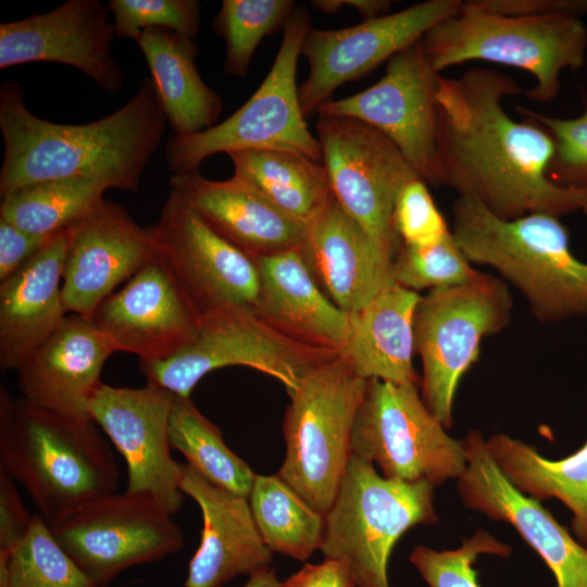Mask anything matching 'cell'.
I'll return each instance as SVG.
<instances>
[{
  "mask_svg": "<svg viewBox=\"0 0 587 587\" xmlns=\"http://www.w3.org/2000/svg\"><path fill=\"white\" fill-rule=\"evenodd\" d=\"M315 127L335 199L394 260L402 245L395 201L419 174L389 138L359 120L317 114Z\"/></svg>",
  "mask_w": 587,
  "mask_h": 587,
  "instance_id": "4fadbf2b",
  "label": "cell"
},
{
  "mask_svg": "<svg viewBox=\"0 0 587 587\" xmlns=\"http://www.w3.org/2000/svg\"><path fill=\"white\" fill-rule=\"evenodd\" d=\"M311 28L308 10L296 8L283 29L275 61L255 92L213 127L168 138L165 161L172 175L199 171L211 155L246 150H284L322 162L321 145L304 120L296 82L298 59Z\"/></svg>",
  "mask_w": 587,
  "mask_h": 587,
  "instance_id": "52a82bcc",
  "label": "cell"
},
{
  "mask_svg": "<svg viewBox=\"0 0 587 587\" xmlns=\"http://www.w3.org/2000/svg\"><path fill=\"white\" fill-rule=\"evenodd\" d=\"M515 110L523 118L546 129L553 140L549 178L563 187L587 190V108L571 118L550 116L522 105Z\"/></svg>",
  "mask_w": 587,
  "mask_h": 587,
  "instance_id": "f35d334b",
  "label": "cell"
},
{
  "mask_svg": "<svg viewBox=\"0 0 587 587\" xmlns=\"http://www.w3.org/2000/svg\"><path fill=\"white\" fill-rule=\"evenodd\" d=\"M116 352L91 320L73 314L16 371L22 398L57 412L89 416L105 361Z\"/></svg>",
  "mask_w": 587,
  "mask_h": 587,
  "instance_id": "d4e9b609",
  "label": "cell"
},
{
  "mask_svg": "<svg viewBox=\"0 0 587 587\" xmlns=\"http://www.w3.org/2000/svg\"><path fill=\"white\" fill-rule=\"evenodd\" d=\"M462 7L508 16H541L587 14V0H467Z\"/></svg>",
  "mask_w": 587,
  "mask_h": 587,
  "instance_id": "b9f144b4",
  "label": "cell"
},
{
  "mask_svg": "<svg viewBox=\"0 0 587 587\" xmlns=\"http://www.w3.org/2000/svg\"><path fill=\"white\" fill-rule=\"evenodd\" d=\"M168 439L187 464L208 482L248 498L255 475L251 467L225 444L221 430L193 404L190 397H174Z\"/></svg>",
  "mask_w": 587,
  "mask_h": 587,
  "instance_id": "d6a6232c",
  "label": "cell"
},
{
  "mask_svg": "<svg viewBox=\"0 0 587 587\" xmlns=\"http://www.w3.org/2000/svg\"><path fill=\"white\" fill-rule=\"evenodd\" d=\"M151 494L128 491L93 499L48 525L53 537L98 587L124 570L182 549L184 535Z\"/></svg>",
  "mask_w": 587,
  "mask_h": 587,
  "instance_id": "7c38bea8",
  "label": "cell"
},
{
  "mask_svg": "<svg viewBox=\"0 0 587 587\" xmlns=\"http://www.w3.org/2000/svg\"><path fill=\"white\" fill-rule=\"evenodd\" d=\"M366 379L339 354L311 370L288 394L278 475L310 505L332 507L351 457V434Z\"/></svg>",
  "mask_w": 587,
  "mask_h": 587,
  "instance_id": "ba28073f",
  "label": "cell"
},
{
  "mask_svg": "<svg viewBox=\"0 0 587 587\" xmlns=\"http://www.w3.org/2000/svg\"><path fill=\"white\" fill-rule=\"evenodd\" d=\"M421 296L394 284L348 314V337L340 355L357 376L421 386L412 361L414 315Z\"/></svg>",
  "mask_w": 587,
  "mask_h": 587,
  "instance_id": "83f0119b",
  "label": "cell"
},
{
  "mask_svg": "<svg viewBox=\"0 0 587 587\" xmlns=\"http://www.w3.org/2000/svg\"><path fill=\"white\" fill-rule=\"evenodd\" d=\"M0 467L22 485L48 525L116 492L121 479L114 452L90 416L13 399L3 386Z\"/></svg>",
  "mask_w": 587,
  "mask_h": 587,
  "instance_id": "3957f363",
  "label": "cell"
},
{
  "mask_svg": "<svg viewBox=\"0 0 587 587\" xmlns=\"http://www.w3.org/2000/svg\"><path fill=\"white\" fill-rule=\"evenodd\" d=\"M461 0H427L395 13L340 29L311 28L302 43L309 73L299 87L304 115L341 85L364 76L396 53L422 39L440 21L457 14Z\"/></svg>",
  "mask_w": 587,
  "mask_h": 587,
  "instance_id": "9a60e30c",
  "label": "cell"
},
{
  "mask_svg": "<svg viewBox=\"0 0 587 587\" xmlns=\"http://www.w3.org/2000/svg\"><path fill=\"white\" fill-rule=\"evenodd\" d=\"M72 227V226H71ZM71 227L0 282V365L16 372L65 320L62 282Z\"/></svg>",
  "mask_w": 587,
  "mask_h": 587,
  "instance_id": "484cf974",
  "label": "cell"
},
{
  "mask_svg": "<svg viewBox=\"0 0 587 587\" xmlns=\"http://www.w3.org/2000/svg\"><path fill=\"white\" fill-rule=\"evenodd\" d=\"M340 353L305 346L277 332L251 307H228L201 314L193 341L175 357L140 362L148 384L190 397L200 379L226 366H247L280 382L287 394L314 367Z\"/></svg>",
  "mask_w": 587,
  "mask_h": 587,
  "instance_id": "30bf717a",
  "label": "cell"
},
{
  "mask_svg": "<svg viewBox=\"0 0 587 587\" xmlns=\"http://www.w3.org/2000/svg\"><path fill=\"white\" fill-rule=\"evenodd\" d=\"M511 547L488 532L477 528L461 547L437 551L416 546L410 553L411 563L429 587H482L473 567L482 554L509 557Z\"/></svg>",
  "mask_w": 587,
  "mask_h": 587,
  "instance_id": "74e56055",
  "label": "cell"
},
{
  "mask_svg": "<svg viewBox=\"0 0 587 587\" xmlns=\"http://www.w3.org/2000/svg\"><path fill=\"white\" fill-rule=\"evenodd\" d=\"M512 296L504 280L482 273L473 282L422 295L414 315L415 352L422 361L421 397L446 429L462 376L478 359L483 338L511 320Z\"/></svg>",
  "mask_w": 587,
  "mask_h": 587,
  "instance_id": "9c48e42d",
  "label": "cell"
},
{
  "mask_svg": "<svg viewBox=\"0 0 587 587\" xmlns=\"http://www.w3.org/2000/svg\"><path fill=\"white\" fill-rule=\"evenodd\" d=\"M151 82L174 135L196 134L216 125L223 100L201 78L193 39L164 28H148L136 38Z\"/></svg>",
  "mask_w": 587,
  "mask_h": 587,
  "instance_id": "f1b7e54d",
  "label": "cell"
},
{
  "mask_svg": "<svg viewBox=\"0 0 587 587\" xmlns=\"http://www.w3.org/2000/svg\"><path fill=\"white\" fill-rule=\"evenodd\" d=\"M394 225L401 242L412 247L433 246L451 233L421 177L401 187L395 201Z\"/></svg>",
  "mask_w": 587,
  "mask_h": 587,
  "instance_id": "60d3db41",
  "label": "cell"
},
{
  "mask_svg": "<svg viewBox=\"0 0 587 587\" xmlns=\"http://www.w3.org/2000/svg\"><path fill=\"white\" fill-rule=\"evenodd\" d=\"M421 42L438 73L471 61L523 70L535 79L523 93L546 103L558 97L563 71L584 66L587 27L575 15L508 16L461 2L459 12L428 29Z\"/></svg>",
  "mask_w": 587,
  "mask_h": 587,
  "instance_id": "5b68a950",
  "label": "cell"
},
{
  "mask_svg": "<svg viewBox=\"0 0 587 587\" xmlns=\"http://www.w3.org/2000/svg\"><path fill=\"white\" fill-rule=\"evenodd\" d=\"M471 264L451 232L433 246L402 243L392 260V270L396 284L420 294L475 280L482 272Z\"/></svg>",
  "mask_w": 587,
  "mask_h": 587,
  "instance_id": "8d00e7d4",
  "label": "cell"
},
{
  "mask_svg": "<svg viewBox=\"0 0 587 587\" xmlns=\"http://www.w3.org/2000/svg\"><path fill=\"white\" fill-rule=\"evenodd\" d=\"M166 127L147 77L124 105L86 124H60L34 115L25 105L22 87L5 82L0 88L1 199L26 185L64 178L136 191Z\"/></svg>",
  "mask_w": 587,
  "mask_h": 587,
  "instance_id": "7a4b0ae2",
  "label": "cell"
},
{
  "mask_svg": "<svg viewBox=\"0 0 587 587\" xmlns=\"http://www.w3.org/2000/svg\"><path fill=\"white\" fill-rule=\"evenodd\" d=\"M523 92L514 78L491 67L440 76L434 186L472 198L503 220L587 213V190L557 185L548 176L554 151L549 133L507 112L504 99Z\"/></svg>",
  "mask_w": 587,
  "mask_h": 587,
  "instance_id": "6da1fadb",
  "label": "cell"
},
{
  "mask_svg": "<svg viewBox=\"0 0 587 587\" xmlns=\"http://www.w3.org/2000/svg\"><path fill=\"white\" fill-rule=\"evenodd\" d=\"M282 587H357L346 562L325 559L319 564H305L282 582Z\"/></svg>",
  "mask_w": 587,
  "mask_h": 587,
  "instance_id": "f6af8a7d",
  "label": "cell"
},
{
  "mask_svg": "<svg viewBox=\"0 0 587 587\" xmlns=\"http://www.w3.org/2000/svg\"><path fill=\"white\" fill-rule=\"evenodd\" d=\"M175 395L148 384L140 388L101 383L88 414L124 458L128 491L148 492L172 514L180 509L182 463L171 454L168 423Z\"/></svg>",
  "mask_w": 587,
  "mask_h": 587,
  "instance_id": "e0dca14e",
  "label": "cell"
},
{
  "mask_svg": "<svg viewBox=\"0 0 587 587\" xmlns=\"http://www.w3.org/2000/svg\"><path fill=\"white\" fill-rule=\"evenodd\" d=\"M462 441L467 464L457 487L463 504L511 524L545 561L557 587H587V548L539 500L511 484L478 430L470 432Z\"/></svg>",
  "mask_w": 587,
  "mask_h": 587,
  "instance_id": "ffe728a7",
  "label": "cell"
},
{
  "mask_svg": "<svg viewBox=\"0 0 587 587\" xmlns=\"http://www.w3.org/2000/svg\"><path fill=\"white\" fill-rule=\"evenodd\" d=\"M52 236L30 234L0 218V282L28 263Z\"/></svg>",
  "mask_w": 587,
  "mask_h": 587,
  "instance_id": "ee69618b",
  "label": "cell"
},
{
  "mask_svg": "<svg viewBox=\"0 0 587 587\" xmlns=\"http://www.w3.org/2000/svg\"><path fill=\"white\" fill-rule=\"evenodd\" d=\"M115 27L99 0H68L52 11L0 25V68L57 62L118 92L123 72L111 51Z\"/></svg>",
  "mask_w": 587,
  "mask_h": 587,
  "instance_id": "44dd1931",
  "label": "cell"
},
{
  "mask_svg": "<svg viewBox=\"0 0 587 587\" xmlns=\"http://www.w3.org/2000/svg\"><path fill=\"white\" fill-rule=\"evenodd\" d=\"M486 442L501 472L521 492L539 501L555 498L571 510L572 530L587 548V441L555 461L505 434L491 435Z\"/></svg>",
  "mask_w": 587,
  "mask_h": 587,
  "instance_id": "f546056e",
  "label": "cell"
},
{
  "mask_svg": "<svg viewBox=\"0 0 587 587\" xmlns=\"http://www.w3.org/2000/svg\"><path fill=\"white\" fill-rule=\"evenodd\" d=\"M259 292L253 310L286 337L339 352L349 330L348 313L320 288L299 248L254 259Z\"/></svg>",
  "mask_w": 587,
  "mask_h": 587,
  "instance_id": "4316f807",
  "label": "cell"
},
{
  "mask_svg": "<svg viewBox=\"0 0 587 587\" xmlns=\"http://www.w3.org/2000/svg\"><path fill=\"white\" fill-rule=\"evenodd\" d=\"M342 5L354 8L362 17L372 20L387 14L391 7V1L388 0H342Z\"/></svg>",
  "mask_w": 587,
  "mask_h": 587,
  "instance_id": "bcb514c9",
  "label": "cell"
},
{
  "mask_svg": "<svg viewBox=\"0 0 587 587\" xmlns=\"http://www.w3.org/2000/svg\"><path fill=\"white\" fill-rule=\"evenodd\" d=\"M451 211V232L467 260L511 283L538 321L587 317V263L571 251L559 216L503 220L469 197H457Z\"/></svg>",
  "mask_w": 587,
  "mask_h": 587,
  "instance_id": "277c9868",
  "label": "cell"
},
{
  "mask_svg": "<svg viewBox=\"0 0 587 587\" xmlns=\"http://www.w3.org/2000/svg\"><path fill=\"white\" fill-rule=\"evenodd\" d=\"M234 176L250 184L289 216L308 225L334 193L323 162L284 150L227 154Z\"/></svg>",
  "mask_w": 587,
  "mask_h": 587,
  "instance_id": "4dcf8cb0",
  "label": "cell"
},
{
  "mask_svg": "<svg viewBox=\"0 0 587 587\" xmlns=\"http://www.w3.org/2000/svg\"><path fill=\"white\" fill-rule=\"evenodd\" d=\"M9 576L10 587H98L37 513L28 533L9 551Z\"/></svg>",
  "mask_w": 587,
  "mask_h": 587,
  "instance_id": "d590c367",
  "label": "cell"
},
{
  "mask_svg": "<svg viewBox=\"0 0 587 587\" xmlns=\"http://www.w3.org/2000/svg\"><path fill=\"white\" fill-rule=\"evenodd\" d=\"M295 10L292 0H224L212 26L225 40V72L246 76L262 39L284 29Z\"/></svg>",
  "mask_w": 587,
  "mask_h": 587,
  "instance_id": "e575fe53",
  "label": "cell"
},
{
  "mask_svg": "<svg viewBox=\"0 0 587 587\" xmlns=\"http://www.w3.org/2000/svg\"><path fill=\"white\" fill-rule=\"evenodd\" d=\"M115 34L135 38L148 28H164L195 39L200 28L197 0H111Z\"/></svg>",
  "mask_w": 587,
  "mask_h": 587,
  "instance_id": "ab89813d",
  "label": "cell"
},
{
  "mask_svg": "<svg viewBox=\"0 0 587 587\" xmlns=\"http://www.w3.org/2000/svg\"><path fill=\"white\" fill-rule=\"evenodd\" d=\"M248 500L260 535L273 552L305 561L321 548L325 514L278 474L255 475Z\"/></svg>",
  "mask_w": 587,
  "mask_h": 587,
  "instance_id": "1f68e13d",
  "label": "cell"
},
{
  "mask_svg": "<svg viewBox=\"0 0 587 587\" xmlns=\"http://www.w3.org/2000/svg\"><path fill=\"white\" fill-rule=\"evenodd\" d=\"M434 485L385 477L351 454L336 498L325 513L320 550L347 563L357 587H390L388 563L401 536L437 522Z\"/></svg>",
  "mask_w": 587,
  "mask_h": 587,
  "instance_id": "8992f818",
  "label": "cell"
},
{
  "mask_svg": "<svg viewBox=\"0 0 587 587\" xmlns=\"http://www.w3.org/2000/svg\"><path fill=\"white\" fill-rule=\"evenodd\" d=\"M351 453L388 478L434 486L458 479L467 460L462 440L446 433L421 397V386L367 379L351 434Z\"/></svg>",
  "mask_w": 587,
  "mask_h": 587,
  "instance_id": "8fae6325",
  "label": "cell"
},
{
  "mask_svg": "<svg viewBox=\"0 0 587 587\" xmlns=\"http://www.w3.org/2000/svg\"><path fill=\"white\" fill-rule=\"evenodd\" d=\"M159 260L203 314L253 308L259 292L254 259L214 232L174 192L153 225Z\"/></svg>",
  "mask_w": 587,
  "mask_h": 587,
  "instance_id": "2e32d148",
  "label": "cell"
},
{
  "mask_svg": "<svg viewBox=\"0 0 587 587\" xmlns=\"http://www.w3.org/2000/svg\"><path fill=\"white\" fill-rule=\"evenodd\" d=\"M34 515L24 504L15 480L0 467V549H13L28 533Z\"/></svg>",
  "mask_w": 587,
  "mask_h": 587,
  "instance_id": "7bdbcfd3",
  "label": "cell"
},
{
  "mask_svg": "<svg viewBox=\"0 0 587 587\" xmlns=\"http://www.w3.org/2000/svg\"><path fill=\"white\" fill-rule=\"evenodd\" d=\"M298 248L322 291L348 314L396 284L392 259L335 197L307 225Z\"/></svg>",
  "mask_w": 587,
  "mask_h": 587,
  "instance_id": "7402d4cb",
  "label": "cell"
},
{
  "mask_svg": "<svg viewBox=\"0 0 587 587\" xmlns=\"http://www.w3.org/2000/svg\"><path fill=\"white\" fill-rule=\"evenodd\" d=\"M180 490L200 507L203 527L185 587H221L238 575L267 570L273 551L263 541L249 500L203 478L182 463Z\"/></svg>",
  "mask_w": 587,
  "mask_h": 587,
  "instance_id": "cb8c5ba5",
  "label": "cell"
},
{
  "mask_svg": "<svg viewBox=\"0 0 587 587\" xmlns=\"http://www.w3.org/2000/svg\"><path fill=\"white\" fill-rule=\"evenodd\" d=\"M0 587H10L9 551L0 549Z\"/></svg>",
  "mask_w": 587,
  "mask_h": 587,
  "instance_id": "c3c4849f",
  "label": "cell"
},
{
  "mask_svg": "<svg viewBox=\"0 0 587 587\" xmlns=\"http://www.w3.org/2000/svg\"><path fill=\"white\" fill-rule=\"evenodd\" d=\"M440 76L420 39L391 57L384 76L374 85L324 102L316 114L352 117L376 128L397 146L419 176L434 186Z\"/></svg>",
  "mask_w": 587,
  "mask_h": 587,
  "instance_id": "5bb4252c",
  "label": "cell"
},
{
  "mask_svg": "<svg viewBox=\"0 0 587 587\" xmlns=\"http://www.w3.org/2000/svg\"><path fill=\"white\" fill-rule=\"evenodd\" d=\"M170 187L214 232L253 259L299 247L305 236V224L234 175L213 180L199 171L177 174Z\"/></svg>",
  "mask_w": 587,
  "mask_h": 587,
  "instance_id": "603a6c76",
  "label": "cell"
},
{
  "mask_svg": "<svg viewBox=\"0 0 587 587\" xmlns=\"http://www.w3.org/2000/svg\"><path fill=\"white\" fill-rule=\"evenodd\" d=\"M200 317L183 287L157 258L109 296L90 320L116 351L152 363L168 360L188 347Z\"/></svg>",
  "mask_w": 587,
  "mask_h": 587,
  "instance_id": "d6986e66",
  "label": "cell"
},
{
  "mask_svg": "<svg viewBox=\"0 0 587 587\" xmlns=\"http://www.w3.org/2000/svg\"><path fill=\"white\" fill-rule=\"evenodd\" d=\"M158 258L153 225L102 199L71 227L62 295L66 312L91 319L117 286Z\"/></svg>",
  "mask_w": 587,
  "mask_h": 587,
  "instance_id": "ac0fdd59",
  "label": "cell"
},
{
  "mask_svg": "<svg viewBox=\"0 0 587 587\" xmlns=\"http://www.w3.org/2000/svg\"><path fill=\"white\" fill-rule=\"evenodd\" d=\"M243 587H282V582L274 570L267 569L250 576Z\"/></svg>",
  "mask_w": 587,
  "mask_h": 587,
  "instance_id": "7dc6e473",
  "label": "cell"
},
{
  "mask_svg": "<svg viewBox=\"0 0 587 587\" xmlns=\"http://www.w3.org/2000/svg\"><path fill=\"white\" fill-rule=\"evenodd\" d=\"M107 190L102 183L87 178L34 183L1 199L0 218L30 234L51 236L77 223Z\"/></svg>",
  "mask_w": 587,
  "mask_h": 587,
  "instance_id": "836d02e7",
  "label": "cell"
}]
</instances>
